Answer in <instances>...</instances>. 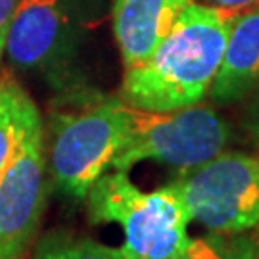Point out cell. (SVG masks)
<instances>
[{
  "label": "cell",
  "instance_id": "obj_1",
  "mask_svg": "<svg viewBox=\"0 0 259 259\" xmlns=\"http://www.w3.org/2000/svg\"><path fill=\"white\" fill-rule=\"evenodd\" d=\"M240 14L196 0L188 4L148 62L125 69L121 100L150 111L200 104L209 94L232 23Z\"/></svg>",
  "mask_w": 259,
  "mask_h": 259
},
{
  "label": "cell",
  "instance_id": "obj_2",
  "mask_svg": "<svg viewBox=\"0 0 259 259\" xmlns=\"http://www.w3.org/2000/svg\"><path fill=\"white\" fill-rule=\"evenodd\" d=\"M93 225L117 223L125 259H171L188 242L192 215L173 181L142 192L125 171L104 173L87 194Z\"/></svg>",
  "mask_w": 259,
  "mask_h": 259
},
{
  "label": "cell",
  "instance_id": "obj_3",
  "mask_svg": "<svg viewBox=\"0 0 259 259\" xmlns=\"http://www.w3.org/2000/svg\"><path fill=\"white\" fill-rule=\"evenodd\" d=\"M231 140V127L215 110L194 104L173 111H150L127 104V133L111 169L129 171L154 159L183 173L219 156Z\"/></svg>",
  "mask_w": 259,
  "mask_h": 259
},
{
  "label": "cell",
  "instance_id": "obj_4",
  "mask_svg": "<svg viewBox=\"0 0 259 259\" xmlns=\"http://www.w3.org/2000/svg\"><path fill=\"white\" fill-rule=\"evenodd\" d=\"M50 177L56 188L84 200L123 146L127 133V104L100 98L79 111L50 115Z\"/></svg>",
  "mask_w": 259,
  "mask_h": 259
},
{
  "label": "cell",
  "instance_id": "obj_5",
  "mask_svg": "<svg viewBox=\"0 0 259 259\" xmlns=\"http://www.w3.org/2000/svg\"><path fill=\"white\" fill-rule=\"evenodd\" d=\"M192 221L207 232L238 234L259 227V156L221 152L173 181Z\"/></svg>",
  "mask_w": 259,
  "mask_h": 259
},
{
  "label": "cell",
  "instance_id": "obj_6",
  "mask_svg": "<svg viewBox=\"0 0 259 259\" xmlns=\"http://www.w3.org/2000/svg\"><path fill=\"white\" fill-rule=\"evenodd\" d=\"M47 150L38 127L0 181V259H25L47 207Z\"/></svg>",
  "mask_w": 259,
  "mask_h": 259
},
{
  "label": "cell",
  "instance_id": "obj_7",
  "mask_svg": "<svg viewBox=\"0 0 259 259\" xmlns=\"http://www.w3.org/2000/svg\"><path fill=\"white\" fill-rule=\"evenodd\" d=\"M69 18L64 0H18L4 54L23 71H52L69 52Z\"/></svg>",
  "mask_w": 259,
  "mask_h": 259
},
{
  "label": "cell",
  "instance_id": "obj_8",
  "mask_svg": "<svg viewBox=\"0 0 259 259\" xmlns=\"http://www.w3.org/2000/svg\"><path fill=\"white\" fill-rule=\"evenodd\" d=\"M194 0H113L111 25L125 69L148 62Z\"/></svg>",
  "mask_w": 259,
  "mask_h": 259
},
{
  "label": "cell",
  "instance_id": "obj_9",
  "mask_svg": "<svg viewBox=\"0 0 259 259\" xmlns=\"http://www.w3.org/2000/svg\"><path fill=\"white\" fill-rule=\"evenodd\" d=\"M259 87V6L242 12L232 23L219 71L209 96L217 104H232Z\"/></svg>",
  "mask_w": 259,
  "mask_h": 259
},
{
  "label": "cell",
  "instance_id": "obj_10",
  "mask_svg": "<svg viewBox=\"0 0 259 259\" xmlns=\"http://www.w3.org/2000/svg\"><path fill=\"white\" fill-rule=\"evenodd\" d=\"M40 125L31 96L16 81L0 79V181Z\"/></svg>",
  "mask_w": 259,
  "mask_h": 259
},
{
  "label": "cell",
  "instance_id": "obj_11",
  "mask_svg": "<svg viewBox=\"0 0 259 259\" xmlns=\"http://www.w3.org/2000/svg\"><path fill=\"white\" fill-rule=\"evenodd\" d=\"M31 259H125L119 248H111L91 236L71 231H52L35 242Z\"/></svg>",
  "mask_w": 259,
  "mask_h": 259
},
{
  "label": "cell",
  "instance_id": "obj_12",
  "mask_svg": "<svg viewBox=\"0 0 259 259\" xmlns=\"http://www.w3.org/2000/svg\"><path fill=\"white\" fill-rule=\"evenodd\" d=\"M171 259H259L251 234L209 232L188 238L186 246Z\"/></svg>",
  "mask_w": 259,
  "mask_h": 259
},
{
  "label": "cell",
  "instance_id": "obj_13",
  "mask_svg": "<svg viewBox=\"0 0 259 259\" xmlns=\"http://www.w3.org/2000/svg\"><path fill=\"white\" fill-rule=\"evenodd\" d=\"M18 6V0H0V62L4 56V45H6V35H8V27L14 10Z\"/></svg>",
  "mask_w": 259,
  "mask_h": 259
},
{
  "label": "cell",
  "instance_id": "obj_14",
  "mask_svg": "<svg viewBox=\"0 0 259 259\" xmlns=\"http://www.w3.org/2000/svg\"><path fill=\"white\" fill-rule=\"evenodd\" d=\"M244 129L248 133L250 140L259 148V96L250 104L244 117Z\"/></svg>",
  "mask_w": 259,
  "mask_h": 259
},
{
  "label": "cell",
  "instance_id": "obj_15",
  "mask_svg": "<svg viewBox=\"0 0 259 259\" xmlns=\"http://www.w3.org/2000/svg\"><path fill=\"white\" fill-rule=\"evenodd\" d=\"M196 2L223 10H236V12H242V10L246 8H253V6L259 4V0H196Z\"/></svg>",
  "mask_w": 259,
  "mask_h": 259
},
{
  "label": "cell",
  "instance_id": "obj_16",
  "mask_svg": "<svg viewBox=\"0 0 259 259\" xmlns=\"http://www.w3.org/2000/svg\"><path fill=\"white\" fill-rule=\"evenodd\" d=\"M251 236H253V240H255V248H257V255H259V227L253 229V234H251Z\"/></svg>",
  "mask_w": 259,
  "mask_h": 259
}]
</instances>
